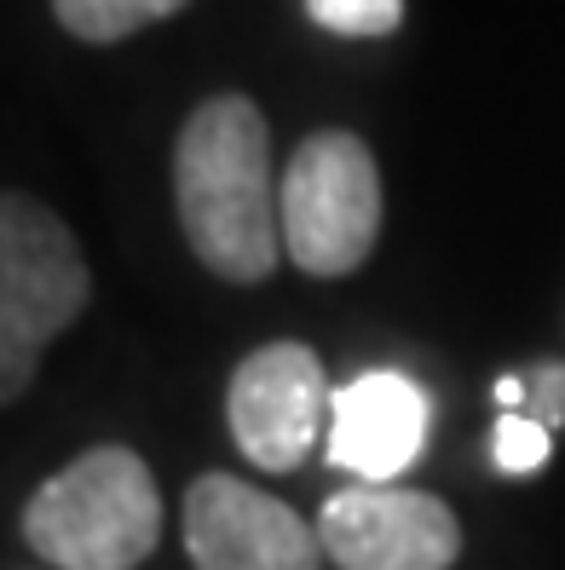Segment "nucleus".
<instances>
[{"instance_id":"1","label":"nucleus","mask_w":565,"mask_h":570,"mask_svg":"<svg viewBox=\"0 0 565 570\" xmlns=\"http://www.w3.org/2000/svg\"><path fill=\"white\" fill-rule=\"evenodd\" d=\"M272 127L243 92L203 98L174 145V208L191 254L220 283H265L283 259Z\"/></svg>"},{"instance_id":"2","label":"nucleus","mask_w":565,"mask_h":570,"mask_svg":"<svg viewBox=\"0 0 565 570\" xmlns=\"http://www.w3.org/2000/svg\"><path fill=\"white\" fill-rule=\"evenodd\" d=\"M18 530L52 570H139L162 542V490L139 450L98 444L23 501Z\"/></svg>"},{"instance_id":"3","label":"nucleus","mask_w":565,"mask_h":570,"mask_svg":"<svg viewBox=\"0 0 565 570\" xmlns=\"http://www.w3.org/2000/svg\"><path fill=\"white\" fill-rule=\"evenodd\" d=\"M92 299V272L47 203L23 190H0V410L36 386L47 346Z\"/></svg>"},{"instance_id":"4","label":"nucleus","mask_w":565,"mask_h":570,"mask_svg":"<svg viewBox=\"0 0 565 570\" xmlns=\"http://www.w3.org/2000/svg\"><path fill=\"white\" fill-rule=\"evenodd\" d=\"M283 248L306 277H347L376 254L387 196L370 145L347 127H323L294 145L283 185Z\"/></svg>"},{"instance_id":"5","label":"nucleus","mask_w":565,"mask_h":570,"mask_svg":"<svg viewBox=\"0 0 565 570\" xmlns=\"http://www.w3.org/2000/svg\"><path fill=\"white\" fill-rule=\"evenodd\" d=\"M329 404H335V392H329L323 357L306 341H265L231 368L225 386L231 444L260 473H294L312 455Z\"/></svg>"},{"instance_id":"6","label":"nucleus","mask_w":565,"mask_h":570,"mask_svg":"<svg viewBox=\"0 0 565 570\" xmlns=\"http://www.w3.org/2000/svg\"><path fill=\"white\" fill-rule=\"evenodd\" d=\"M318 542L335 570H450L461 524L450 501L405 484H347L323 501Z\"/></svg>"},{"instance_id":"7","label":"nucleus","mask_w":565,"mask_h":570,"mask_svg":"<svg viewBox=\"0 0 565 570\" xmlns=\"http://www.w3.org/2000/svg\"><path fill=\"white\" fill-rule=\"evenodd\" d=\"M185 553L196 570H323L318 524L231 473L185 490Z\"/></svg>"},{"instance_id":"8","label":"nucleus","mask_w":565,"mask_h":570,"mask_svg":"<svg viewBox=\"0 0 565 570\" xmlns=\"http://www.w3.org/2000/svg\"><path fill=\"white\" fill-rule=\"evenodd\" d=\"M434 404L398 368H363L329 404V461L347 466L352 484H398L427 450Z\"/></svg>"},{"instance_id":"9","label":"nucleus","mask_w":565,"mask_h":570,"mask_svg":"<svg viewBox=\"0 0 565 570\" xmlns=\"http://www.w3.org/2000/svg\"><path fill=\"white\" fill-rule=\"evenodd\" d=\"M185 7L191 0H52L58 23L70 29L76 41H87V47H116V41L139 36V29L174 18Z\"/></svg>"},{"instance_id":"10","label":"nucleus","mask_w":565,"mask_h":570,"mask_svg":"<svg viewBox=\"0 0 565 570\" xmlns=\"http://www.w3.org/2000/svg\"><path fill=\"white\" fill-rule=\"evenodd\" d=\"M548 450H554V432L543 421H530L525 410L496 415V426H490V461H496V473L530 479V473H543V466H548Z\"/></svg>"},{"instance_id":"11","label":"nucleus","mask_w":565,"mask_h":570,"mask_svg":"<svg viewBox=\"0 0 565 570\" xmlns=\"http://www.w3.org/2000/svg\"><path fill=\"white\" fill-rule=\"evenodd\" d=\"M306 18L329 36L347 41H381L405 23V0H306Z\"/></svg>"},{"instance_id":"12","label":"nucleus","mask_w":565,"mask_h":570,"mask_svg":"<svg viewBox=\"0 0 565 570\" xmlns=\"http://www.w3.org/2000/svg\"><path fill=\"white\" fill-rule=\"evenodd\" d=\"M525 415L543 421L548 432L565 426V363H537V368H525Z\"/></svg>"},{"instance_id":"13","label":"nucleus","mask_w":565,"mask_h":570,"mask_svg":"<svg viewBox=\"0 0 565 570\" xmlns=\"http://www.w3.org/2000/svg\"><path fill=\"white\" fill-rule=\"evenodd\" d=\"M496 404H503V415L525 410V375H503V381H496Z\"/></svg>"}]
</instances>
